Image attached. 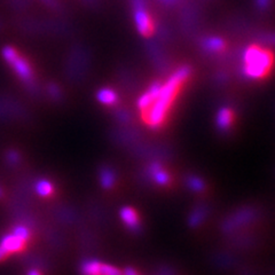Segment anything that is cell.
<instances>
[{
  "mask_svg": "<svg viewBox=\"0 0 275 275\" xmlns=\"http://www.w3.org/2000/svg\"><path fill=\"white\" fill-rule=\"evenodd\" d=\"M190 76L189 67H181L172 74L167 81L162 84L156 99L146 111L141 113L143 122L151 129H158L164 124L167 114L172 108L173 102L180 92L183 84Z\"/></svg>",
  "mask_w": 275,
  "mask_h": 275,
  "instance_id": "obj_1",
  "label": "cell"
},
{
  "mask_svg": "<svg viewBox=\"0 0 275 275\" xmlns=\"http://www.w3.org/2000/svg\"><path fill=\"white\" fill-rule=\"evenodd\" d=\"M242 73L249 79H262L272 71L275 62L273 52L259 45H251L243 53Z\"/></svg>",
  "mask_w": 275,
  "mask_h": 275,
  "instance_id": "obj_2",
  "label": "cell"
},
{
  "mask_svg": "<svg viewBox=\"0 0 275 275\" xmlns=\"http://www.w3.org/2000/svg\"><path fill=\"white\" fill-rule=\"evenodd\" d=\"M134 5V20L137 25L138 31L145 37H149L153 35L155 30L154 21L151 19L150 14L146 9L143 0H133Z\"/></svg>",
  "mask_w": 275,
  "mask_h": 275,
  "instance_id": "obj_3",
  "label": "cell"
},
{
  "mask_svg": "<svg viewBox=\"0 0 275 275\" xmlns=\"http://www.w3.org/2000/svg\"><path fill=\"white\" fill-rule=\"evenodd\" d=\"M82 275H123L115 266L98 260H86L81 266Z\"/></svg>",
  "mask_w": 275,
  "mask_h": 275,
  "instance_id": "obj_4",
  "label": "cell"
},
{
  "mask_svg": "<svg viewBox=\"0 0 275 275\" xmlns=\"http://www.w3.org/2000/svg\"><path fill=\"white\" fill-rule=\"evenodd\" d=\"M9 65L13 68L15 74L19 76V78L21 79L23 83H26L27 85H34L33 68H31L29 62H28L25 58H22L21 55L18 54Z\"/></svg>",
  "mask_w": 275,
  "mask_h": 275,
  "instance_id": "obj_5",
  "label": "cell"
},
{
  "mask_svg": "<svg viewBox=\"0 0 275 275\" xmlns=\"http://www.w3.org/2000/svg\"><path fill=\"white\" fill-rule=\"evenodd\" d=\"M26 243L27 242L21 240L17 235L12 233L4 235L2 240H0V246H2V248L11 256V254L13 253L21 252V251L26 248Z\"/></svg>",
  "mask_w": 275,
  "mask_h": 275,
  "instance_id": "obj_6",
  "label": "cell"
},
{
  "mask_svg": "<svg viewBox=\"0 0 275 275\" xmlns=\"http://www.w3.org/2000/svg\"><path fill=\"white\" fill-rule=\"evenodd\" d=\"M161 86H162V83H159V82L154 83L153 85L149 87L148 91H147L146 93H143L141 97L139 98L138 108L141 111V113L146 111L151 105H153V102L155 99H156L159 90H161Z\"/></svg>",
  "mask_w": 275,
  "mask_h": 275,
  "instance_id": "obj_7",
  "label": "cell"
},
{
  "mask_svg": "<svg viewBox=\"0 0 275 275\" xmlns=\"http://www.w3.org/2000/svg\"><path fill=\"white\" fill-rule=\"evenodd\" d=\"M121 218L124 221V224L131 229H138L140 221H139V216L137 211L130 208V206H125L121 210Z\"/></svg>",
  "mask_w": 275,
  "mask_h": 275,
  "instance_id": "obj_8",
  "label": "cell"
},
{
  "mask_svg": "<svg viewBox=\"0 0 275 275\" xmlns=\"http://www.w3.org/2000/svg\"><path fill=\"white\" fill-rule=\"evenodd\" d=\"M149 174L153 178V180L161 186H165L171 181L170 174L163 170L161 165L158 164H153L149 167Z\"/></svg>",
  "mask_w": 275,
  "mask_h": 275,
  "instance_id": "obj_9",
  "label": "cell"
},
{
  "mask_svg": "<svg viewBox=\"0 0 275 275\" xmlns=\"http://www.w3.org/2000/svg\"><path fill=\"white\" fill-rule=\"evenodd\" d=\"M234 121V113L229 108H221L217 115V125L220 130H228Z\"/></svg>",
  "mask_w": 275,
  "mask_h": 275,
  "instance_id": "obj_10",
  "label": "cell"
},
{
  "mask_svg": "<svg viewBox=\"0 0 275 275\" xmlns=\"http://www.w3.org/2000/svg\"><path fill=\"white\" fill-rule=\"evenodd\" d=\"M203 47H204L205 51L210 52V53H219V52H222L225 50L226 44L221 38L210 37L203 42Z\"/></svg>",
  "mask_w": 275,
  "mask_h": 275,
  "instance_id": "obj_11",
  "label": "cell"
},
{
  "mask_svg": "<svg viewBox=\"0 0 275 275\" xmlns=\"http://www.w3.org/2000/svg\"><path fill=\"white\" fill-rule=\"evenodd\" d=\"M97 98H98V100L102 103V105H106V106H113L118 100L116 92L110 90V89L100 90L98 92Z\"/></svg>",
  "mask_w": 275,
  "mask_h": 275,
  "instance_id": "obj_12",
  "label": "cell"
},
{
  "mask_svg": "<svg viewBox=\"0 0 275 275\" xmlns=\"http://www.w3.org/2000/svg\"><path fill=\"white\" fill-rule=\"evenodd\" d=\"M115 181H116V174L114 173L113 170L108 169V167H105V169L101 170L100 182L103 188L110 189L115 185Z\"/></svg>",
  "mask_w": 275,
  "mask_h": 275,
  "instance_id": "obj_13",
  "label": "cell"
},
{
  "mask_svg": "<svg viewBox=\"0 0 275 275\" xmlns=\"http://www.w3.org/2000/svg\"><path fill=\"white\" fill-rule=\"evenodd\" d=\"M36 192L42 197H49L54 192V187L52 183L46 180V179H42V180L37 181L36 183Z\"/></svg>",
  "mask_w": 275,
  "mask_h": 275,
  "instance_id": "obj_14",
  "label": "cell"
},
{
  "mask_svg": "<svg viewBox=\"0 0 275 275\" xmlns=\"http://www.w3.org/2000/svg\"><path fill=\"white\" fill-rule=\"evenodd\" d=\"M187 186L192 190H194V192H202L205 187L204 182L198 177H189L187 179Z\"/></svg>",
  "mask_w": 275,
  "mask_h": 275,
  "instance_id": "obj_15",
  "label": "cell"
},
{
  "mask_svg": "<svg viewBox=\"0 0 275 275\" xmlns=\"http://www.w3.org/2000/svg\"><path fill=\"white\" fill-rule=\"evenodd\" d=\"M13 234L17 235L18 237H20L21 240H23L25 242H28V240L30 238V230L28 229L27 227L21 226V225L14 227Z\"/></svg>",
  "mask_w": 275,
  "mask_h": 275,
  "instance_id": "obj_16",
  "label": "cell"
},
{
  "mask_svg": "<svg viewBox=\"0 0 275 275\" xmlns=\"http://www.w3.org/2000/svg\"><path fill=\"white\" fill-rule=\"evenodd\" d=\"M49 93L52 98L55 99V100L61 98V91H60L59 87L57 85H54V84H50L49 85Z\"/></svg>",
  "mask_w": 275,
  "mask_h": 275,
  "instance_id": "obj_17",
  "label": "cell"
},
{
  "mask_svg": "<svg viewBox=\"0 0 275 275\" xmlns=\"http://www.w3.org/2000/svg\"><path fill=\"white\" fill-rule=\"evenodd\" d=\"M7 161L10 162V164H18L20 162V155L18 151L10 150V153L7 154Z\"/></svg>",
  "mask_w": 275,
  "mask_h": 275,
  "instance_id": "obj_18",
  "label": "cell"
},
{
  "mask_svg": "<svg viewBox=\"0 0 275 275\" xmlns=\"http://www.w3.org/2000/svg\"><path fill=\"white\" fill-rule=\"evenodd\" d=\"M270 0H257V5L260 9H267L269 6Z\"/></svg>",
  "mask_w": 275,
  "mask_h": 275,
  "instance_id": "obj_19",
  "label": "cell"
},
{
  "mask_svg": "<svg viewBox=\"0 0 275 275\" xmlns=\"http://www.w3.org/2000/svg\"><path fill=\"white\" fill-rule=\"evenodd\" d=\"M7 257H10V254L7 253L6 251L2 248V246H0V261H3L4 259H6Z\"/></svg>",
  "mask_w": 275,
  "mask_h": 275,
  "instance_id": "obj_20",
  "label": "cell"
},
{
  "mask_svg": "<svg viewBox=\"0 0 275 275\" xmlns=\"http://www.w3.org/2000/svg\"><path fill=\"white\" fill-rule=\"evenodd\" d=\"M123 275H139V274L135 272V269H133V268H126Z\"/></svg>",
  "mask_w": 275,
  "mask_h": 275,
  "instance_id": "obj_21",
  "label": "cell"
},
{
  "mask_svg": "<svg viewBox=\"0 0 275 275\" xmlns=\"http://www.w3.org/2000/svg\"><path fill=\"white\" fill-rule=\"evenodd\" d=\"M27 275H42V274L37 269H31V270H29V272H28Z\"/></svg>",
  "mask_w": 275,
  "mask_h": 275,
  "instance_id": "obj_22",
  "label": "cell"
},
{
  "mask_svg": "<svg viewBox=\"0 0 275 275\" xmlns=\"http://www.w3.org/2000/svg\"><path fill=\"white\" fill-rule=\"evenodd\" d=\"M269 39H270V42H272L273 44H275V35H273L272 37H269Z\"/></svg>",
  "mask_w": 275,
  "mask_h": 275,
  "instance_id": "obj_23",
  "label": "cell"
},
{
  "mask_svg": "<svg viewBox=\"0 0 275 275\" xmlns=\"http://www.w3.org/2000/svg\"><path fill=\"white\" fill-rule=\"evenodd\" d=\"M163 2H165V3H171V2H173V0H163Z\"/></svg>",
  "mask_w": 275,
  "mask_h": 275,
  "instance_id": "obj_24",
  "label": "cell"
},
{
  "mask_svg": "<svg viewBox=\"0 0 275 275\" xmlns=\"http://www.w3.org/2000/svg\"><path fill=\"white\" fill-rule=\"evenodd\" d=\"M2 196H3V190H2V188H0V197Z\"/></svg>",
  "mask_w": 275,
  "mask_h": 275,
  "instance_id": "obj_25",
  "label": "cell"
}]
</instances>
